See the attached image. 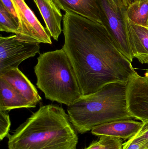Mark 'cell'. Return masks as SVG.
Wrapping results in <instances>:
<instances>
[{
	"label": "cell",
	"instance_id": "obj_10",
	"mask_svg": "<svg viewBox=\"0 0 148 149\" xmlns=\"http://www.w3.org/2000/svg\"><path fill=\"white\" fill-rule=\"evenodd\" d=\"M0 77L13 86L34 108L41 100L35 86L18 68L1 72Z\"/></svg>",
	"mask_w": 148,
	"mask_h": 149
},
{
	"label": "cell",
	"instance_id": "obj_16",
	"mask_svg": "<svg viewBox=\"0 0 148 149\" xmlns=\"http://www.w3.org/2000/svg\"><path fill=\"white\" fill-rule=\"evenodd\" d=\"M0 31L17 35L19 24L0 3Z\"/></svg>",
	"mask_w": 148,
	"mask_h": 149
},
{
	"label": "cell",
	"instance_id": "obj_21",
	"mask_svg": "<svg viewBox=\"0 0 148 149\" xmlns=\"http://www.w3.org/2000/svg\"><path fill=\"white\" fill-rule=\"evenodd\" d=\"M122 149H148V148L142 143L131 141L128 140L123 144Z\"/></svg>",
	"mask_w": 148,
	"mask_h": 149
},
{
	"label": "cell",
	"instance_id": "obj_18",
	"mask_svg": "<svg viewBox=\"0 0 148 149\" xmlns=\"http://www.w3.org/2000/svg\"><path fill=\"white\" fill-rule=\"evenodd\" d=\"M129 140L131 141L142 143L148 148V121L143 123L142 127L139 132Z\"/></svg>",
	"mask_w": 148,
	"mask_h": 149
},
{
	"label": "cell",
	"instance_id": "obj_22",
	"mask_svg": "<svg viewBox=\"0 0 148 149\" xmlns=\"http://www.w3.org/2000/svg\"><path fill=\"white\" fill-rule=\"evenodd\" d=\"M104 146V136H101L99 141L92 143L88 147L84 149H101Z\"/></svg>",
	"mask_w": 148,
	"mask_h": 149
},
{
	"label": "cell",
	"instance_id": "obj_9",
	"mask_svg": "<svg viewBox=\"0 0 148 149\" xmlns=\"http://www.w3.org/2000/svg\"><path fill=\"white\" fill-rule=\"evenodd\" d=\"M142 125L143 123L133 120H120L96 126L91 133L96 136L130 139L139 132Z\"/></svg>",
	"mask_w": 148,
	"mask_h": 149
},
{
	"label": "cell",
	"instance_id": "obj_23",
	"mask_svg": "<svg viewBox=\"0 0 148 149\" xmlns=\"http://www.w3.org/2000/svg\"><path fill=\"white\" fill-rule=\"evenodd\" d=\"M117 1L120 5H123L127 8L129 6L128 0H117Z\"/></svg>",
	"mask_w": 148,
	"mask_h": 149
},
{
	"label": "cell",
	"instance_id": "obj_3",
	"mask_svg": "<svg viewBox=\"0 0 148 149\" xmlns=\"http://www.w3.org/2000/svg\"><path fill=\"white\" fill-rule=\"evenodd\" d=\"M127 84L109 83L69 106L67 114L76 132L84 134L104 123L134 119L128 108Z\"/></svg>",
	"mask_w": 148,
	"mask_h": 149
},
{
	"label": "cell",
	"instance_id": "obj_26",
	"mask_svg": "<svg viewBox=\"0 0 148 149\" xmlns=\"http://www.w3.org/2000/svg\"><path fill=\"white\" fill-rule=\"evenodd\" d=\"M144 77H145L148 80V70L147 71L145 72Z\"/></svg>",
	"mask_w": 148,
	"mask_h": 149
},
{
	"label": "cell",
	"instance_id": "obj_14",
	"mask_svg": "<svg viewBox=\"0 0 148 149\" xmlns=\"http://www.w3.org/2000/svg\"><path fill=\"white\" fill-rule=\"evenodd\" d=\"M34 107L13 86L0 77V110L10 111Z\"/></svg>",
	"mask_w": 148,
	"mask_h": 149
},
{
	"label": "cell",
	"instance_id": "obj_13",
	"mask_svg": "<svg viewBox=\"0 0 148 149\" xmlns=\"http://www.w3.org/2000/svg\"><path fill=\"white\" fill-rule=\"evenodd\" d=\"M61 10L101 24L97 0H54Z\"/></svg>",
	"mask_w": 148,
	"mask_h": 149
},
{
	"label": "cell",
	"instance_id": "obj_17",
	"mask_svg": "<svg viewBox=\"0 0 148 149\" xmlns=\"http://www.w3.org/2000/svg\"><path fill=\"white\" fill-rule=\"evenodd\" d=\"M11 122L7 111L0 110V140L2 141L9 135Z\"/></svg>",
	"mask_w": 148,
	"mask_h": 149
},
{
	"label": "cell",
	"instance_id": "obj_19",
	"mask_svg": "<svg viewBox=\"0 0 148 149\" xmlns=\"http://www.w3.org/2000/svg\"><path fill=\"white\" fill-rule=\"evenodd\" d=\"M104 136V146L101 149H122L123 141L120 138Z\"/></svg>",
	"mask_w": 148,
	"mask_h": 149
},
{
	"label": "cell",
	"instance_id": "obj_25",
	"mask_svg": "<svg viewBox=\"0 0 148 149\" xmlns=\"http://www.w3.org/2000/svg\"><path fill=\"white\" fill-rule=\"evenodd\" d=\"M137 0H128V2L129 5V4H131V3H133L135 2Z\"/></svg>",
	"mask_w": 148,
	"mask_h": 149
},
{
	"label": "cell",
	"instance_id": "obj_12",
	"mask_svg": "<svg viewBox=\"0 0 148 149\" xmlns=\"http://www.w3.org/2000/svg\"><path fill=\"white\" fill-rule=\"evenodd\" d=\"M128 26L133 57L142 64H148V27L134 24L129 20Z\"/></svg>",
	"mask_w": 148,
	"mask_h": 149
},
{
	"label": "cell",
	"instance_id": "obj_4",
	"mask_svg": "<svg viewBox=\"0 0 148 149\" xmlns=\"http://www.w3.org/2000/svg\"><path fill=\"white\" fill-rule=\"evenodd\" d=\"M34 72L36 86L47 100L68 107L82 96L74 70L62 48L40 54Z\"/></svg>",
	"mask_w": 148,
	"mask_h": 149
},
{
	"label": "cell",
	"instance_id": "obj_7",
	"mask_svg": "<svg viewBox=\"0 0 148 149\" xmlns=\"http://www.w3.org/2000/svg\"><path fill=\"white\" fill-rule=\"evenodd\" d=\"M18 16L19 31L16 35L21 40L51 45V36L24 0H12Z\"/></svg>",
	"mask_w": 148,
	"mask_h": 149
},
{
	"label": "cell",
	"instance_id": "obj_8",
	"mask_svg": "<svg viewBox=\"0 0 148 149\" xmlns=\"http://www.w3.org/2000/svg\"><path fill=\"white\" fill-rule=\"evenodd\" d=\"M128 108L134 118L148 121V80L138 74L128 82Z\"/></svg>",
	"mask_w": 148,
	"mask_h": 149
},
{
	"label": "cell",
	"instance_id": "obj_1",
	"mask_svg": "<svg viewBox=\"0 0 148 149\" xmlns=\"http://www.w3.org/2000/svg\"><path fill=\"white\" fill-rule=\"evenodd\" d=\"M62 49L74 70L82 95L116 82H128L138 73L101 24L72 12L63 15Z\"/></svg>",
	"mask_w": 148,
	"mask_h": 149
},
{
	"label": "cell",
	"instance_id": "obj_24",
	"mask_svg": "<svg viewBox=\"0 0 148 149\" xmlns=\"http://www.w3.org/2000/svg\"><path fill=\"white\" fill-rule=\"evenodd\" d=\"M111 5H113V6H117L120 5L118 3V1L117 0H107Z\"/></svg>",
	"mask_w": 148,
	"mask_h": 149
},
{
	"label": "cell",
	"instance_id": "obj_27",
	"mask_svg": "<svg viewBox=\"0 0 148 149\" xmlns=\"http://www.w3.org/2000/svg\"><path fill=\"white\" fill-rule=\"evenodd\" d=\"M137 1H144V0H137Z\"/></svg>",
	"mask_w": 148,
	"mask_h": 149
},
{
	"label": "cell",
	"instance_id": "obj_15",
	"mask_svg": "<svg viewBox=\"0 0 148 149\" xmlns=\"http://www.w3.org/2000/svg\"><path fill=\"white\" fill-rule=\"evenodd\" d=\"M128 20L134 24L148 27V0L137 1L126 10Z\"/></svg>",
	"mask_w": 148,
	"mask_h": 149
},
{
	"label": "cell",
	"instance_id": "obj_5",
	"mask_svg": "<svg viewBox=\"0 0 148 149\" xmlns=\"http://www.w3.org/2000/svg\"><path fill=\"white\" fill-rule=\"evenodd\" d=\"M101 24L106 28L116 46L131 63L134 58L129 45L127 8L113 6L107 0H97Z\"/></svg>",
	"mask_w": 148,
	"mask_h": 149
},
{
	"label": "cell",
	"instance_id": "obj_6",
	"mask_svg": "<svg viewBox=\"0 0 148 149\" xmlns=\"http://www.w3.org/2000/svg\"><path fill=\"white\" fill-rule=\"evenodd\" d=\"M40 44L18 39L16 35L0 37V73L18 68L20 64L40 53Z\"/></svg>",
	"mask_w": 148,
	"mask_h": 149
},
{
	"label": "cell",
	"instance_id": "obj_2",
	"mask_svg": "<svg viewBox=\"0 0 148 149\" xmlns=\"http://www.w3.org/2000/svg\"><path fill=\"white\" fill-rule=\"evenodd\" d=\"M8 138V149H77V132L57 105L42 106Z\"/></svg>",
	"mask_w": 148,
	"mask_h": 149
},
{
	"label": "cell",
	"instance_id": "obj_20",
	"mask_svg": "<svg viewBox=\"0 0 148 149\" xmlns=\"http://www.w3.org/2000/svg\"><path fill=\"white\" fill-rule=\"evenodd\" d=\"M0 3L2 4L5 8L13 16L19 24L18 16L12 0H1Z\"/></svg>",
	"mask_w": 148,
	"mask_h": 149
},
{
	"label": "cell",
	"instance_id": "obj_11",
	"mask_svg": "<svg viewBox=\"0 0 148 149\" xmlns=\"http://www.w3.org/2000/svg\"><path fill=\"white\" fill-rule=\"evenodd\" d=\"M46 24V29L54 40L58 41L61 33L62 20L61 9L54 0H34Z\"/></svg>",
	"mask_w": 148,
	"mask_h": 149
}]
</instances>
